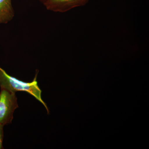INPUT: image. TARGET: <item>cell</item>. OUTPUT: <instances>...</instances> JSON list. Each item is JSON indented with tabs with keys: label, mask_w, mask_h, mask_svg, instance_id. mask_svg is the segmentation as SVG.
Returning a JSON list of instances; mask_svg holds the SVG:
<instances>
[{
	"label": "cell",
	"mask_w": 149,
	"mask_h": 149,
	"mask_svg": "<svg viewBox=\"0 0 149 149\" xmlns=\"http://www.w3.org/2000/svg\"><path fill=\"white\" fill-rule=\"evenodd\" d=\"M3 127L4 125L0 124V149H3V146L4 137Z\"/></svg>",
	"instance_id": "obj_5"
},
{
	"label": "cell",
	"mask_w": 149,
	"mask_h": 149,
	"mask_svg": "<svg viewBox=\"0 0 149 149\" xmlns=\"http://www.w3.org/2000/svg\"><path fill=\"white\" fill-rule=\"evenodd\" d=\"M18 107L15 93L4 89L0 92V124L4 126L11 123L15 110Z\"/></svg>",
	"instance_id": "obj_2"
},
{
	"label": "cell",
	"mask_w": 149,
	"mask_h": 149,
	"mask_svg": "<svg viewBox=\"0 0 149 149\" xmlns=\"http://www.w3.org/2000/svg\"><path fill=\"white\" fill-rule=\"evenodd\" d=\"M11 0H0V24L8 23L14 16Z\"/></svg>",
	"instance_id": "obj_4"
},
{
	"label": "cell",
	"mask_w": 149,
	"mask_h": 149,
	"mask_svg": "<svg viewBox=\"0 0 149 149\" xmlns=\"http://www.w3.org/2000/svg\"><path fill=\"white\" fill-rule=\"evenodd\" d=\"M89 0H47L44 4L48 10L64 13L86 4Z\"/></svg>",
	"instance_id": "obj_3"
},
{
	"label": "cell",
	"mask_w": 149,
	"mask_h": 149,
	"mask_svg": "<svg viewBox=\"0 0 149 149\" xmlns=\"http://www.w3.org/2000/svg\"><path fill=\"white\" fill-rule=\"evenodd\" d=\"M37 76L36 74L32 82L25 83L9 75L0 67V87L1 89H6L12 93L23 91L29 93L42 103L49 112L47 104L42 98V91L38 86Z\"/></svg>",
	"instance_id": "obj_1"
},
{
	"label": "cell",
	"mask_w": 149,
	"mask_h": 149,
	"mask_svg": "<svg viewBox=\"0 0 149 149\" xmlns=\"http://www.w3.org/2000/svg\"><path fill=\"white\" fill-rule=\"evenodd\" d=\"M39 1H40V2H41L43 4H44L46 2V1H47V0H39Z\"/></svg>",
	"instance_id": "obj_6"
}]
</instances>
